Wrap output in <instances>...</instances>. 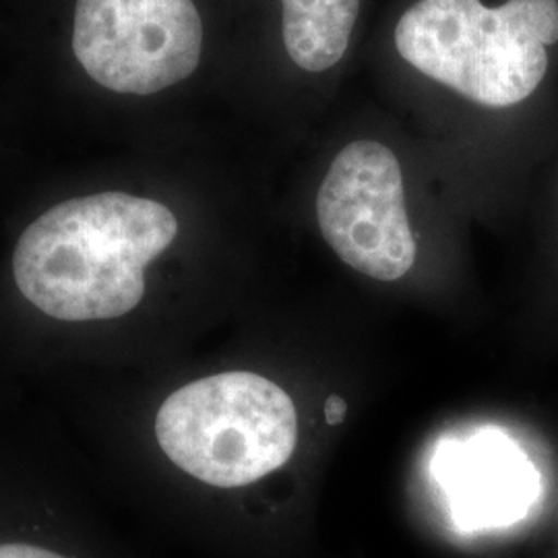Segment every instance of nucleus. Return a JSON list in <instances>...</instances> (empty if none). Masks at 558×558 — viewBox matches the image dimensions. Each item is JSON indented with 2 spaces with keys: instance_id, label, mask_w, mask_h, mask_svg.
Instances as JSON below:
<instances>
[{
  "instance_id": "nucleus-7",
  "label": "nucleus",
  "mask_w": 558,
  "mask_h": 558,
  "mask_svg": "<svg viewBox=\"0 0 558 558\" xmlns=\"http://www.w3.org/2000/svg\"><path fill=\"white\" fill-rule=\"evenodd\" d=\"M283 44L300 69L323 73L343 59L360 0H281Z\"/></svg>"
},
{
  "instance_id": "nucleus-9",
  "label": "nucleus",
  "mask_w": 558,
  "mask_h": 558,
  "mask_svg": "<svg viewBox=\"0 0 558 558\" xmlns=\"http://www.w3.org/2000/svg\"><path fill=\"white\" fill-rule=\"evenodd\" d=\"M345 414H348V403L339 398V396H331V398L325 401V420H327L329 426L341 424L343 418H345Z\"/></svg>"
},
{
  "instance_id": "nucleus-3",
  "label": "nucleus",
  "mask_w": 558,
  "mask_h": 558,
  "mask_svg": "<svg viewBox=\"0 0 558 558\" xmlns=\"http://www.w3.org/2000/svg\"><path fill=\"white\" fill-rule=\"evenodd\" d=\"M156 439L189 476L239 488L288 463L299 442V414L274 380L221 373L180 387L161 403Z\"/></svg>"
},
{
  "instance_id": "nucleus-4",
  "label": "nucleus",
  "mask_w": 558,
  "mask_h": 558,
  "mask_svg": "<svg viewBox=\"0 0 558 558\" xmlns=\"http://www.w3.org/2000/svg\"><path fill=\"white\" fill-rule=\"evenodd\" d=\"M203 25L193 0H77L73 52L101 87L151 96L197 69Z\"/></svg>"
},
{
  "instance_id": "nucleus-1",
  "label": "nucleus",
  "mask_w": 558,
  "mask_h": 558,
  "mask_svg": "<svg viewBox=\"0 0 558 558\" xmlns=\"http://www.w3.org/2000/svg\"><path fill=\"white\" fill-rule=\"evenodd\" d=\"M177 234V216L158 201L126 193L62 201L21 234L13 276L23 299L52 319H117L140 306L145 267Z\"/></svg>"
},
{
  "instance_id": "nucleus-5",
  "label": "nucleus",
  "mask_w": 558,
  "mask_h": 558,
  "mask_svg": "<svg viewBox=\"0 0 558 558\" xmlns=\"http://www.w3.org/2000/svg\"><path fill=\"white\" fill-rule=\"evenodd\" d=\"M317 220L339 259L380 281L403 278L416 260L396 154L377 141L343 147L323 180Z\"/></svg>"
},
{
  "instance_id": "nucleus-6",
  "label": "nucleus",
  "mask_w": 558,
  "mask_h": 558,
  "mask_svg": "<svg viewBox=\"0 0 558 558\" xmlns=\"http://www.w3.org/2000/svg\"><path fill=\"white\" fill-rule=\"evenodd\" d=\"M435 476L451 518L468 532L513 525L538 499L536 468L499 430H478L442 447Z\"/></svg>"
},
{
  "instance_id": "nucleus-2",
  "label": "nucleus",
  "mask_w": 558,
  "mask_h": 558,
  "mask_svg": "<svg viewBox=\"0 0 558 558\" xmlns=\"http://www.w3.org/2000/svg\"><path fill=\"white\" fill-rule=\"evenodd\" d=\"M558 41V0H418L396 27L399 57L488 108L527 100Z\"/></svg>"
},
{
  "instance_id": "nucleus-8",
  "label": "nucleus",
  "mask_w": 558,
  "mask_h": 558,
  "mask_svg": "<svg viewBox=\"0 0 558 558\" xmlns=\"http://www.w3.org/2000/svg\"><path fill=\"white\" fill-rule=\"evenodd\" d=\"M0 558H64L59 553H52L48 548L34 546V544H0Z\"/></svg>"
}]
</instances>
